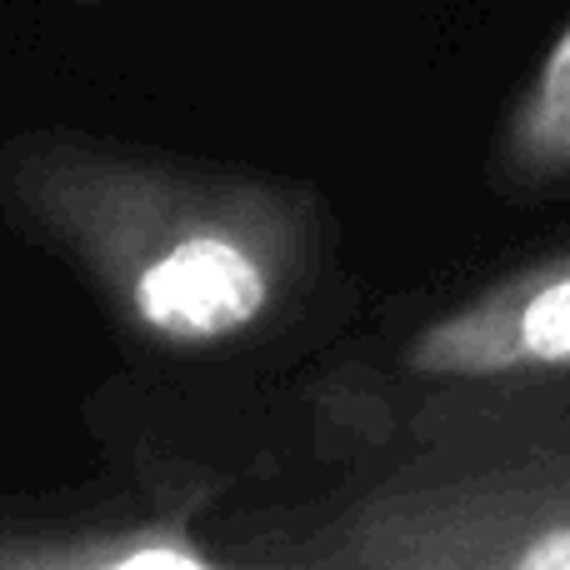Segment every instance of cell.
Returning a JSON list of instances; mask_svg holds the SVG:
<instances>
[{"mask_svg":"<svg viewBox=\"0 0 570 570\" xmlns=\"http://www.w3.org/2000/svg\"><path fill=\"white\" fill-rule=\"evenodd\" d=\"M240 485L196 465L106 461L76 485H0V570H236Z\"/></svg>","mask_w":570,"mask_h":570,"instance_id":"4","label":"cell"},{"mask_svg":"<svg viewBox=\"0 0 570 570\" xmlns=\"http://www.w3.org/2000/svg\"><path fill=\"white\" fill-rule=\"evenodd\" d=\"M0 226L96 301L126 371L86 401L106 461L301 481L295 395L365 321L315 180L90 126L0 136Z\"/></svg>","mask_w":570,"mask_h":570,"instance_id":"1","label":"cell"},{"mask_svg":"<svg viewBox=\"0 0 570 570\" xmlns=\"http://www.w3.org/2000/svg\"><path fill=\"white\" fill-rule=\"evenodd\" d=\"M70 6H80V10H90V6H110V0H70Z\"/></svg>","mask_w":570,"mask_h":570,"instance_id":"6","label":"cell"},{"mask_svg":"<svg viewBox=\"0 0 570 570\" xmlns=\"http://www.w3.org/2000/svg\"><path fill=\"white\" fill-rule=\"evenodd\" d=\"M485 186L505 200H546L570 190V26L546 46L505 106L485 156Z\"/></svg>","mask_w":570,"mask_h":570,"instance_id":"5","label":"cell"},{"mask_svg":"<svg viewBox=\"0 0 570 570\" xmlns=\"http://www.w3.org/2000/svg\"><path fill=\"white\" fill-rule=\"evenodd\" d=\"M525 401H570V246L365 311L295 395L301 481Z\"/></svg>","mask_w":570,"mask_h":570,"instance_id":"3","label":"cell"},{"mask_svg":"<svg viewBox=\"0 0 570 570\" xmlns=\"http://www.w3.org/2000/svg\"><path fill=\"white\" fill-rule=\"evenodd\" d=\"M220 525L236 570H570V401L481 411L250 491Z\"/></svg>","mask_w":570,"mask_h":570,"instance_id":"2","label":"cell"}]
</instances>
